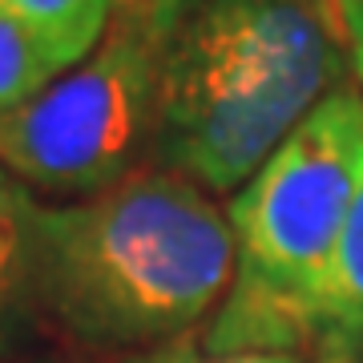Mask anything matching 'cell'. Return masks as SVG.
I'll return each instance as SVG.
<instances>
[{
    "instance_id": "obj_1",
    "label": "cell",
    "mask_w": 363,
    "mask_h": 363,
    "mask_svg": "<svg viewBox=\"0 0 363 363\" xmlns=\"http://www.w3.org/2000/svg\"><path fill=\"white\" fill-rule=\"evenodd\" d=\"M234 230L206 190L142 166L40 210V319L93 351H154L218 311Z\"/></svg>"
},
{
    "instance_id": "obj_2",
    "label": "cell",
    "mask_w": 363,
    "mask_h": 363,
    "mask_svg": "<svg viewBox=\"0 0 363 363\" xmlns=\"http://www.w3.org/2000/svg\"><path fill=\"white\" fill-rule=\"evenodd\" d=\"M343 73L327 0H182L150 157L210 198L238 194Z\"/></svg>"
},
{
    "instance_id": "obj_3",
    "label": "cell",
    "mask_w": 363,
    "mask_h": 363,
    "mask_svg": "<svg viewBox=\"0 0 363 363\" xmlns=\"http://www.w3.org/2000/svg\"><path fill=\"white\" fill-rule=\"evenodd\" d=\"M363 182V93L343 81L230 194L234 279L198 331L206 351L315 359V298Z\"/></svg>"
},
{
    "instance_id": "obj_4",
    "label": "cell",
    "mask_w": 363,
    "mask_h": 363,
    "mask_svg": "<svg viewBox=\"0 0 363 363\" xmlns=\"http://www.w3.org/2000/svg\"><path fill=\"white\" fill-rule=\"evenodd\" d=\"M182 0H117L101 45L21 109L0 113V166L28 190L89 198L130 178L154 142L157 77Z\"/></svg>"
},
{
    "instance_id": "obj_5",
    "label": "cell",
    "mask_w": 363,
    "mask_h": 363,
    "mask_svg": "<svg viewBox=\"0 0 363 363\" xmlns=\"http://www.w3.org/2000/svg\"><path fill=\"white\" fill-rule=\"evenodd\" d=\"M40 210L45 202L0 166V359L40 323Z\"/></svg>"
},
{
    "instance_id": "obj_6",
    "label": "cell",
    "mask_w": 363,
    "mask_h": 363,
    "mask_svg": "<svg viewBox=\"0 0 363 363\" xmlns=\"http://www.w3.org/2000/svg\"><path fill=\"white\" fill-rule=\"evenodd\" d=\"M363 347V182L339 230L331 267L315 298V359Z\"/></svg>"
},
{
    "instance_id": "obj_7",
    "label": "cell",
    "mask_w": 363,
    "mask_h": 363,
    "mask_svg": "<svg viewBox=\"0 0 363 363\" xmlns=\"http://www.w3.org/2000/svg\"><path fill=\"white\" fill-rule=\"evenodd\" d=\"M21 21L57 73L81 65L113 21L117 0H0Z\"/></svg>"
},
{
    "instance_id": "obj_8",
    "label": "cell",
    "mask_w": 363,
    "mask_h": 363,
    "mask_svg": "<svg viewBox=\"0 0 363 363\" xmlns=\"http://www.w3.org/2000/svg\"><path fill=\"white\" fill-rule=\"evenodd\" d=\"M61 77L52 61L40 52V45L28 37L21 21H16L4 4H0V113L21 109L33 101L37 93H45L52 81Z\"/></svg>"
},
{
    "instance_id": "obj_9",
    "label": "cell",
    "mask_w": 363,
    "mask_h": 363,
    "mask_svg": "<svg viewBox=\"0 0 363 363\" xmlns=\"http://www.w3.org/2000/svg\"><path fill=\"white\" fill-rule=\"evenodd\" d=\"M130 363H311L303 355H283V351H234V355H222V351H206L198 331L182 339H169L154 351H142L133 355Z\"/></svg>"
},
{
    "instance_id": "obj_10",
    "label": "cell",
    "mask_w": 363,
    "mask_h": 363,
    "mask_svg": "<svg viewBox=\"0 0 363 363\" xmlns=\"http://www.w3.org/2000/svg\"><path fill=\"white\" fill-rule=\"evenodd\" d=\"M327 13H331V25L339 33L355 89L363 93V0H327Z\"/></svg>"
},
{
    "instance_id": "obj_11",
    "label": "cell",
    "mask_w": 363,
    "mask_h": 363,
    "mask_svg": "<svg viewBox=\"0 0 363 363\" xmlns=\"http://www.w3.org/2000/svg\"><path fill=\"white\" fill-rule=\"evenodd\" d=\"M311 363H351V355H319V359Z\"/></svg>"
},
{
    "instance_id": "obj_12",
    "label": "cell",
    "mask_w": 363,
    "mask_h": 363,
    "mask_svg": "<svg viewBox=\"0 0 363 363\" xmlns=\"http://www.w3.org/2000/svg\"><path fill=\"white\" fill-rule=\"evenodd\" d=\"M351 363H363V347H359V351H351Z\"/></svg>"
},
{
    "instance_id": "obj_13",
    "label": "cell",
    "mask_w": 363,
    "mask_h": 363,
    "mask_svg": "<svg viewBox=\"0 0 363 363\" xmlns=\"http://www.w3.org/2000/svg\"><path fill=\"white\" fill-rule=\"evenodd\" d=\"M0 363H9V359H0Z\"/></svg>"
}]
</instances>
